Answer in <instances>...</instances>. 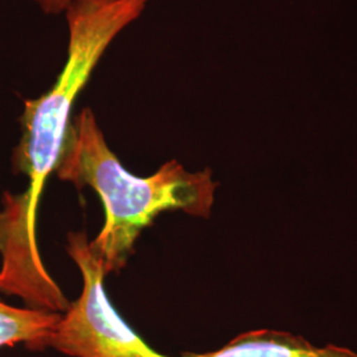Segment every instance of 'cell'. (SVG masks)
<instances>
[{
    "instance_id": "1",
    "label": "cell",
    "mask_w": 357,
    "mask_h": 357,
    "mask_svg": "<svg viewBox=\"0 0 357 357\" xmlns=\"http://www.w3.org/2000/svg\"><path fill=\"white\" fill-rule=\"evenodd\" d=\"M150 0H72L65 10L68 53L48 91L26 100L22 138L13 151L15 172L28 178L23 193L4 192L0 209L3 273L31 277L44 268L38 250V203L54 172L72 123V112L115 38L144 13Z\"/></svg>"
},
{
    "instance_id": "2",
    "label": "cell",
    "mask_w": 357,
    "mask_h": 357,
    "mask_svg": "<svg viewBox=\"0 0 357 357\" xmlns=\"http://www.w3.org/2000/svg\"><path fill=\"white\" fill-rule=\"evenodd\" d=\"M54 174L78 190L93 188L102 200L105 224L90 246L102 259L105 275L125 268L142 230L159 215L211 216L218 185L211 169L190 172L175 159L151 176L132 175L109 147L90 107L72 118Z\"/></svg>"
},
{
    "instance_id": "3",
    "label": "cell",
    "mask_w": 357,
    "mask_h": 357,
    "mask_svg": "<svg viewBox=\"0 0 357 357\" xmlns=\"http://www.w3.org/2000/svg\"><path fill=\"white\" fill-rule=\"evenodd\" d=\"M66 250L82 274L84 286L61 314L48 348L69 357H168L153 349L116 312L105 291L103 261L85 231H70Z\"/></svg>"
},
{
    "instance_id": "4",
    "label": "cell",
    "mask_w": 357,
    "mask_h": 357,
    "mask_svg": "<svg viewBox=\"0 0 357 357\" xmlns=\"http://www.w3.org/2000/svg\"><path fill=\"white\" fill-rule=\"evenodd\" d=\"M181 357H357V352L340 345H314L290 332L255 330L243 332L216 351Z\"/></svg>"
},
{
    "instance_id": "5",
    "label": "cell",
    "mask_w": 357,
    "mask_h": 357,
    "mask_svg": "<svg viewBox=\"0 0 357 357\" xmlns=\"http://www.w3.org/2000/svg\"><path fill=\"white\" fill-rule=\"evenodd\" d=\"M61 314L36 308H19L0 301V348L23 344L28 351L43 352Z\"/></svg>"
},
{
    "instance_id": "6",
    "label": "cell",
    "mask_w": 357,
    "mask_h": 357,
    "mask_svg": "<svg viewBox=\"0 0 357 357\" xmlns=\"http://www.w3.org/2000/svg\"><path fill=\"white\" fill-rule=\"evenodd\" d=\"M72 0H35L40 10L47 15H57L65 13L66 7Z\"/></svg>"
}]
</instances>
